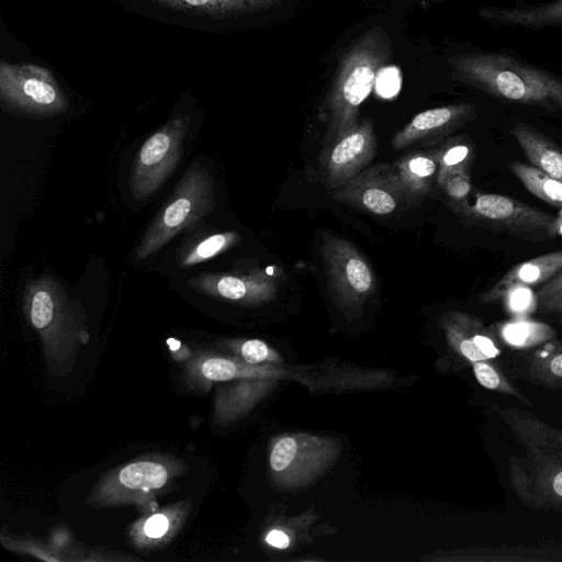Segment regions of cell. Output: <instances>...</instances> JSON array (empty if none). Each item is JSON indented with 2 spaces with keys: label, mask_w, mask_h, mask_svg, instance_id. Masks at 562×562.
<instances>
[{
  "label": "cell",
  "mask_w": 562,
  "mask_h": 562,
  "mask_svg": "<svg viewBox=\"0 0 562 562\" xmlns=\"http://www.w3.org/2000/svg\"><path fill=\"white\" fill-rule=\"evenodd\" d=\"M227 345L240 357L241 360L251 364L279 362L281 360L274 350L259 339L228 341Z\"/></svg>",
  "instance_id": "obj_22"
},
{
  "label": "cell",
  "mask_w": 562,
  "mask_h": 562,
  "mask_svg": "<svg viewBox=\"0 0 562 562\" xmlns=\"http://www.w3.org/2000/svg\"><path fill=\"white\" fill-rule=\"evenodd\" d=\"M338 450V441L329 437L307 434L280 436L270 450V477L282 487L306 484L331 462Z\"/></svg>",
  "instance_id": "obj_9"
},
{
  "label": "cell",
  "mask_w": 562,
  "mask_h": 562,
  "mask_svg": "<svg viewBox=\"0 0 562 562\" xmlns=\"http://www.w3.org/2000/svg\"><path fill=\"white\" fill-rule=\"evenodd\" d=\"M475 116V106L458 103L429 109L415 115L394 138V146L402 148L415 140L445 135Z\"/></svg>",
  "instance_id": "obj_15"
},
{
  "label": "cell",
  "mask_w": 562,
  "mask_h": 562,
  "mask_svg": "<svg viewBox=\"0 0 562 562\" xmlns=\"http://www.w3.org/2000/svg\"><path fill=\"white\" fill-rule=\"evenodd\" d=\"M442 184L448 195L456 200L465 198L471 190L468 172L453 173Z\"/></svg>",
  "instance_id": "obj_29"
},
{
  "label": "cell",
  "mask_w": 562,
  "mask_h": 562,
  "mask_svg": "<svg viewBox=\"0 0 562 562\" xmlns=\"http://www.w3.org/2000/svg\"><path fill=\"white\" fill-rule=\"evenodd\" d=\"M474 372L479 380V382L487 387L495 389L499 385V378L495 370L488 364L480 361H475L474 363Z\"/></svg>",
  "instance_id": "obj_32"
},
{
  "label": "cell",
  "mask_w": 562,
  "mask_h": 562,
  "mask_svg": "<svg viewBox=\"0 0 562 562\" xmlns=\"http://www.w3.org/2000/svg\"><path fill=\"white\" fill-rule=\"evenodd\" d=\"M562 271V249L551 251L516 265L507 271L493 286L482 294V301L492 302L501 299L510 285H541Z\"/></svg>",
  "instance_id": "obj_16"
},
{
  "label": "cell",
  "mask_w": 562,
  "mask_h": 562,
  "mask_svg": "<svg viewBox=\"0 0 562 562\" xmlns=\"http://www.w3.org/2000/svg\"><path fill=\"white\" fill-rule=\"evenodd\" d=\"M510 133L530 165L562 182V148L532 126L519 123Z\"/></svg>",
  "instance_id": "obj_18"
},
{
  "label": "cell",
  "mask_w": 562,
  "mask_h": 562,
  "mask_svg": "<svg viewBox=\"0 0 562 562\" xmlns=\"http://www.w3.org/2000/svg\"><path fill=\"white\" fill-rule=\"evenodd\" d=\"M374 89L384 99L395 97L401 89V72L395 66L382 67L375 78Z\"/></svg>",
  "instance_id": "obj_27"
},
{
  "label": "cell",
  "mask_w": 562,
  "mask_h": 562,
  "mask_svg": "<svg viewBox=\"0 0 562 562\" xmlns=\"http://www.w3.org/2000/svg\"><path fill=\"white\" fill-rule=\"evenodd\" d=\"M189 285L203 295L245 305L266 302L274 292L272 283L261 273L204 272L191 279Z\"/></svg>",
  "instance_id": "obj_11"
},
{
  "label": "cell",
  "mask_w": 562,
  "mask_h": 562,
  "mask_svg": "<svg viewBox=\"0 0 562 562\" xmlns=\"http://www.w3.org/2000/svg\"><path fill=\"white\" fill-rule=\"evenodd\" d=\"M238 239V235L233 232L206 236L181 251L180 265L187 268L210 260L235 245Z\"/></svg>",
  "instance_id": "obj_21"
},
{
  "label": "cell",
  "mask_w": 562,
  "mask_h": 562,
  "mask_svg": "<svg viewBox=\"0 0 562 562\" xmlns=\"http://www.w3.org/2000/svg\"><path fill=\"white\" fill-rule=\"evenodd\" d=\"M215 206L214 181L206 167L192 164L157 213L135 251V259L151 256Z\"/></svg>",
  "instance_id": "obj_5"
},
{
  "label": "cell",
  "mask_w": 562,
  "mask_h": 562,
  "mask_svg": "<svg viewBox=\"0 0 562 562\" xmlns=\"http://www.w3.org/2000/svg\"><path fill=\"white\" fill-rule=\"evenodd\" d=\"M471 155L469 146L459 144L450 147L441 158L439 180L442 183L449 176L457 172H467L465 164Z\"/></svg>",
  "instance_id": "obj_25"
},
{
  "label": "cell",
  "mask_w": 562,
  "mask_h": 562,
  "mask_svg": "<svg viewBox=\"0 0 562 562\" xmlns=\"http://www.w3.org/2000/svg\"><path fill=\"white\" fill-rule=\"evenodd\" d=\"M191 123L189 114H178L142 145L131 171L130 191L144 201L156 192L177 167Z\"/></svg>",
  "instance_id": "obj_8"
},
{
  "label": "cell",
  "mask_w": 562,
  "mask_h": 562,
  "mask_svg": "<svg viewBox=\"0 0 562 562\" xmlns=\"http://www.w3.org/2000/svg\"><path fill=\"white\" fill-rule=\"evenodd\" d=\"M188 464L168 454H147L108 472L91 490L86 503L92 507L134 504L144 513L158 508L156 496L184 474Z\"/></svg>",
  "instance_id": "obj_4"
},
{
  "label": "cell",
  "mask_w": 562,
  "mask_h": 562,
  "mask_svg": "<svg viewBox=\"0 0 562 562\" xmlns=\"http://www.w3.org/2000/svg\"><path fill=\"white\" fill-rule=\"evenodd\" d=\"M508 167L524 187L537 198L562 209V182L551 178L532 165L509 161Z\"/></svg>",
  "instance_id": "obj_20"
},
{
  "label": "cell",
  "mask_w": 562,
  "mask_h": 562,
  "mask_svg": "<svg viewBox=\"0 0 562 562\" xmlns=\"http://www.w3.org/2000/svg\"><path fill=\"white\" fill-rule=\"evenodd\" d=\"M551 370L554 374L562 376V353L557 356L551 362Z\"/></svg>",
  "instance_id": "obj_38"
},
{
  "label": "cell",
  "mask_w": 562,
  "mask_h": 562,
  "mask_svg": "<svg viewBox=\"0 0 562 562\" xmlns=\"http://www.w3.org/2000/svg\"><path fill=\"white\" fill-rule=\"evenodd\" d=\"M436 161L429 157L418 156L412 158L407 164L409 172L418 178H428L436 171Z\"/></svg>",
  "instance_id": "obj_30"
},
{
  "label": "cell",
  "mask_w": 562,
  "mask_h": 562,
  "mask_svg": "<svg viewBox=\"0 0 562 562\" xmlns=\"http://www.w3.org/2000/svg\"><path fill=\"white\" fill-rule=\"evenodd\" d=\"M536 294L543 311L562 312V271L541 284Z\"/></svg>",
  "instance_id": "obj_24"
},
{
  "label": "cell",
  "mask_w": 562,
  "mask_h": 562,
  "mask_svg": "<svg viewBox=\"0 0 562 562\" xmlns=\"http://www.w3.org/2000/svg\"><path fill=\"white\" fill-rule=\"evenodd\" d=\"M0 99L14 112L55 115L68 109V100L52 71L34 64H0Z\"/></svg>",
  "instance_id": "obj_7"
},
{
  "label": "cell",
  "mask_w": 562,
  "mask_h": 562,
  "mask_svg": "<svg viewBox=\"0 0 562 562\" xmlns=\"http://www.w3.org/2000/svg\"><path fill=\"white\" fill-rule=\"evenodd\" d=\"M23 311L41 337L49 373L66 375L90 337L80 302L69 297L54 277L44 274L26 283Z\"/></svg>",
  "instance_id": "obj_2"
},
{
  "label": "cell",
  "mask_w": 562,
  "mask_h": 562,
  "mask_svg": "<svg viewBox=\"0 0 562 562\" xmlns=\"http://www.w3.org/2000/svg\"><path fill=\"white\" fill-rule=\"evenodd\" d=\"M461 352L472 361H479L487 358L483 351L477 347L472 338L463 339L460 344Z\"/></svg>",
  "instance_id": "obj_33"
},
{
  "label": "cell",
  "mask_w": 562,
  "mask_h": 562,
  "mask_svg": "<svg viewBox=\"0 0 562 562\" xmlns=\"http://www.w3.org/2000/svg\"><path fill=\"white\" fill-rule=\"evenodd\" d=\"M424 1H434V0H424Z\"/></svg>",
  "instance_id": "obj_40"
},
{
  "label": "cell",
  "mask_w": 562,
  "mask_h": 562,
  "mask_svg": "<svg viewBox=\"0 0 562 562\" xmlns=\"http://www.w3.org/2000/svg\"><path fill=\"white\" fill-rule=\"evenodd\" d=\"M328 288L340 302L364 301L374 289V276L364 258L349 243L328 237L323 243Z\"/></svg>",
  "instance_id": "obj_10"
},
{
  "label": "cell",
  "mask_w": 562,
  "mask_h": 562,
  "mask_svg": "<svg viewBox=\"0 0 562 562\" xmlns=\"http://www.w3.org/2000/svg\"><path fill=\"white\" fill-rule=\"evenodd\" d=\"M507 308L513 313H526L532 311L537 304V294L531 286L514 284L508 286L502 294Z\"/></svg>",
  "instance_id": "obj_23"
},
{
  "label": "cell",
  "mask_w": 562,
  "mask_h": 562,
  "mask_svg": "<svg viewBox=\"0 0 562 562\" xmlns=\"http://www.w3.org/2000/svg\"><path fill=\"white\" fill-rule=\"evenodd\" d=\"M456 80L492 97L562 111V79L496 52L467 53L449 59Z\"/></svg>",
  "instance_id": "obj_1"
},
{
  "label": "cell",
  "mask_w": 562,
  "mask_h": 562,
  "mask_svg": "<svg viewBox=\"0 0 562 562\" xmlns=\"http://www.w3.org/2000/svg\"><path fill=\"white\" fill-rule=\"evenodd\" d=\"M267 374L268 372L265 368L248 363L241 359L200 352L189 360L182 378L188 386L204 391L215 382L258 379Z\"/></svg>",
  "instance_id": "obj_13"
},
{
  "label": "cell",
  "mask_w": 562,
  "mask_h": 562,
  "mask_svg": "<svg viewBox=\"0 0 562 562\" xmlns=\"http://www.w3.org/2000/svg\"><path fill=\"white\" fill-rule=\"evenodd\" d=\"M363 205L374 214L385 215L396 207L394 198L385 190L369 188L362 194Z\"/></svg>",
  "instance_id": "obj_28"
},
{
  "label": "cell",
  "mask_w": 562,
  "mask_h": 562,
  "mask_svg": "<svg viewBox=\"0 0 562 562\" xmlns=\"http://www.w3.org/2000/svg\"><path fill=\"white\" fill-rule=\"evenodd\" d=\"M191 509L190 501H181L162 509L145 513L131 525V543L142 550H151L167 544L184 524Z\"/></svg>",
  "instance_id": "obj_14"
},
{
  "label": "cell",
  "mask_w": 562,
  "mask_h": 562,
  "mask_svg": "<svg viewBox=\"0 0 562 562\" xmlns=\"http://www.w3.org/2000/svg\"><path fill=\"white\" fill-rule=\"evenodd\" d=\"M554 491L562 496V472H560L553 481Z\"/></svg>",
  "instance_id": "obj_39"
},
{
  "label": "cell",
  "mask_w": 562,
  "mask_h": 562,
  "mask_svg": "<svg viewBox=\"0 0 562 562\" xmlns=\"http://www.w3.org/2000/svg\"><path fill=\"white\" fill-rule=\"evenodd\" d=\"M330 149L327 160L329 180L340 183L357 172L373 156L374 133L370 121L355 124Z\"/></svg>",
  "instance_id": "obj_12"
},
{
  "label": "cell",
  "mask_w": 562,
  "mask_h": 562,
  "mask_svg": "<svg viewBox=\"0 0 562 562\" xmlns=\"http://www.w3.org/2000/svg\"><path fill=\"white\" fill-rule=\"evenodd\" d=\"M462 213L482 227L525 239L546 240L562 235V214L554 216L502 194L476 192L474 203L464 205Z\"/></svg>",
  "instance_id": "obj_6"
},
{
  "label": "cell",
  "mask_w": 562,
  "mask_h": 562,
  "mask_svg": "<svg viewBox=\"0 0 562 562\" xmlns=\"http://www.w3.org/2000/svg\"><path fill=\"white\" fill-rule=\"evenodd\" d=\"M266 540L270 546L279 549H285L290 544V539L288 535L278 529L269 531L266 537Z\"/></svg>",
  "instance_id": "obj_34"
},
{
  "label": "cell",
  "mask_w": 562,
  "mask_h": 562,
  "mask_svg": "<svg viewBox=\"0 0 562 562\" xmlns=\"http://www.w3.org/2000/svg\"><path fill=\"white\" fill-rule=\"evenodd\" d=\"M547 330L546 326L540 324L517 322L506 324L502 329V334L508 342L513 345H522L530 337L541 336Z\"/></svg>",
  "instance_id": "obj_26"
},
{
  "label": "cell",
  "mask_w": 562,
  "mask_h": 562,
  "mask_svg": "<svg viewBox=\"0 0 562 562\" xmlns=\"http://www.w3.org/2000/svg\"><path fill=\"white\" fill-rule=\"evenodd\" d=\"M167 342L175 358H178V356L181 355L182 358L187 359L190 356V351L184 346H181L180 341L170 338Z\"/></svg>",
  "instance_id": "obj_36"
},
{
  "label": "cell",
  "mask_w": 562,
  "mask_h": 562,
  "mask_svg": "<svg viewBox=\"0 0 562 562\" xmlns=\"http://www.w3.org/2000/svg\"><path fill=\"white\" fill-rule=\"evenodd\" d=\"M4 543V542H3ZM3 546L10 548L11 550H20L22 552H26L33 555H36L43 560L47 561H60L59 557H56L48 551L41 548L38 544L31 543L29 541H13L9 540Z\"/></svg>",
  "instance_id": "obj_31"
},
{
  "label": "cell",
  "mask_w": 562,
  "mask_h": 562,
  "mask_svg": "<svg viewBox=\"0 0 562 562\" xmlns=\"http://www.w3.org/2000/svg\"><path fill=\"white\" fill-rule=\"evenodd\" d=\"M473 340L487 358H493L498 355L497 348L486 336L474 335Z\"/></svg>",
  "instance_id": "obj_35"
},
{
  "label": "cell",
  "mask_w": 562,
  "mask_h": 562,
  "mask_svg": "<svg viewBox=\"0 0 562 562\" xmlns=\"http://www.w3.org/2000/svg\"><path fill=\"white\" fill-rule=\"evenodd\" d=\"M480 15L493 24L537 30L562 24V0L525 8L487 7Z\"/></svg>",
  "instance_id": "obj_17"
},
{
  "label": "cell",
  "mask_w": 562,
  "mask_h": 562,
  "mask_svg": "<svg viewBox=\"0 0 562 562\" xmlns=\"http://www.w3.org/2000/svg\"><path fill=\"white\" fill-rule=\"evenodd\" d=\"M69 540V535L59 530L52 537V544L54 548L63 549Z\"/></svg>",
  "instance_id": "obj_37"
},
{
  "label": "cell",
  "mask_w": 562,
  "mask_h": 562,
  "mask_svg": "<svg viewBox=\"0 0 562 562\" xmlns=\"http://www.w3.org/2000/svg\"><path fill=\"white\" fill-rule=\"evenodd\" d=\"M173 11L214 19L234 18L269 9L283 0H148Z\"/></svg>",
  "instance_id": "obj_19"
},
{
  "label": "cell",
  "mask_w": 562,
  "mask_h": 562,
  "mask_svg": "<svg viewBox=\"0 0 562 562\" xmlns=\"http://www.w3.org/2000/svg\"><path fill=\"white\" fill-rule=\"evenodd\" d=\"M393 57L387 33L372 27L344 53L327 97L330 127L338 135L357 124L359 106L374 88L379 70Z\"/></svg>",
  "instance_id": "obj_3"
}]
</instances>
